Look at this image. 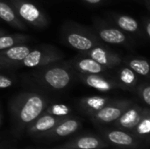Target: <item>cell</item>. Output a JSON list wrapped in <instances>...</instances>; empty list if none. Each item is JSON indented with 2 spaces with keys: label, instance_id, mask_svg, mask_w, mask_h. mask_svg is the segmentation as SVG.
I'll use <instances>...</instances> for the list:
<instances>
[{
  "label": "cell",
  "instance_id": "obj_1",
  "mask_svg": "<svg viewBox=\"0 0 150 149\" xmlns=\"http://www.w3.org/2000/svg\"><path fill=\"white\" fill-rule=\"evenodd\" d=\"M47 105L46 98L36 92H23L11 102V112L20 124L33 122L43 112Z\"/></svg>",
  "mask_w": 150,
  "mask_h": 149
},
{
  "label": "cell",
  "instance_id": "obj_2",
  "mask_svg": "<svg viewBox=\"0 0 150 149\" xmlns=\"http://www.w3.org/2000/svg\"><path fill=\"white\" fill-rule=\"evenodd\" d=\"M34 76L42 84L55 90L65 89L73 79L72 71L66 65L59 64V61L40 67Z\"/></svg>",
  "mask_w": 150,
  "mask_h": 149
},
{
  "label": "cell",
  "instance_id": "obj_3",
  "mask_svg": "<svg viewBox=\"0 0 150 149\" xmlns=\"http://www.w3.org/2000/svg\"><path fill=\"white\" fill-rule=\"evenodd\" d=\"M62 38L67 45L80 53L102 45L99 39L92 32L75 25H69L63 28Z\"/></svg>",
  "mask_w": 150,
  "mask_h": 149
},
{
  "label": "cell",
  "instance_id": "obj_4",
  "mask_svg": "<svg viewBox=\"0 0 150 149\" xmlns=\"http://www.w3.org/2000/svg\"><path fill=\"white\" fill-rule=\"evenodd\" d=\"M18 16L25 22L36 28H44L48 25L46 14L28 0H8Z\"/></svg>",
  "mask_w": 150,
  "mask_h": 149
},
{
  "label": "cell",
  "instance_id": "obj_5",
  "mask_svg": "<svg viewBox=\"0 0 150 149\" xmlns=\"http://www.w3.org/2000/svg\"><path fill=\"white\" fill-rule=\"evenodd\" d=\"M62 58L63 54L58 49L53 47L46 46L40 48L32 49L25 59L18 64V68H40L60 61Z\"/></svg>",
  "mask_w": 150,
  "mask_h": 149
},
{
  "label": "cell",
  "instance_id": "obj_6",
  "mask_svg": "<svg viewBox=\"0 0 150 149\" xmlns=\"http://www.w3.org/2000/svg\"><path fill=\"white\" fill-rule=\"evenodd\" d=\"M80 54L93 59L94 61H96L97 62H98L107 69L119 66L122 61L121 57L118 54L105 47L102 45L97 46L90 49L89 51L82 52L80 53Z\"/></svg>",
  "mask_w": 150,
  "mask_h": 149
},
{
  "label": "cell",
  "instance_id": "obj_7",
  "mask_svg": "<svg viewBox=\"0 0 150 149\" xmlns=\"http://www.w3.org/2000/svg\"><path fill=\"white\" fill-rule=\"evenodd\" d=\"M33 48L25 44H20L10 48L0 50V64L4 68H18V64Z\"/></svg>",
  "mask_w": 150,
  "mask_h": 149
},
{
  "label": "cell",
  "instance_id": "obj_8",
  "mask_svg": "<svg viewBox=\"0 0 150 149\" xmlns=\"http://www.w3.org/2000/svg\"><path fill=\"white\" fill-rule=\"evenodd\" d=\"M130 105L131 102L128 100L110 102L93 114L97 120L103 123H110L117 120Z\"/></svg>",
  "mask_w": 150,
  "mask_h": 149
},
{
  "label": "cell",
  "instance_id": "obj_9",
  "mask_svg": "<svg viewBox=\"0 0 150 149\" xmlns=\"http://www.w3.org/2000/svg\"><path fill=\"white\" fill-rule=\"evenodd\" d=\"M79 78L85 85L102 92H106L113 89L120 88L119 83L116 80L107 78L101 76L100 74H81Z\"/></svg>",
  "mask_w": 150,
  "mask_h": 149
},
{
  "label": "cell",
  "instance_id": "obj_10",
  "mask_svg": "<svg viewBox=\"0 0 150 149\" xmlns=\"http://www.w3.org/2000/svg\"><path fill=\"white\" fill-rule=\"evenodd\" d=\"M101 40L109 44L124 45L128 42L127 35L120 29L110 26H98L96 29Z\"/></svg>",
  "mask_w": 150,
  "mask_h": 149
},
{
  "label": "cell",
  "instance_id": "obj_11",
  "mask_svg": "<svg viewBox=\"0 0 150 149\" xmlns=\"http://www.w3.org/2000/svg\"><path fill=\"white\" fill-rule=\"evenodd\" d=\"M72 65L81 74H103L108 70L93 59L81 54L76 56Z\"/></svg>",
  "mask_w": 150,
  "mask_h": 149
},
{
  "label": "cell",
  "instance_id": "obj_12",
  "mask_svg": "<svg viewBox=\"0 0 150 149\" xmlns=\"http://www.w3.org/2000/svg\"><path fill=\"white\" fill-rule=\"evenodd\" d=\"M0 19L18 30H26L23 20L18 16L14 8L10 3L0 0Z\"/></svg>",
  "mask_w": 150,
  "mask_h": 149
},
{
  "label": "cell",
  "instance_id": "obj_13",
  "mask_svg": "<svg viewBox=\"0 0 150 149\" xmlns=\"http://www.w3.org/2000/svg\"><path fill=\"white\" fill-rule=\"evenodd\" d=\"M149 113H144V111L141 109L139 106H129L124 113L117 119L119 121V125L128 129H132L135 127L142 119Z\"/></svg>",
  "mask_w": 150,
  "mask_h": 149
},
{
  "label": "cell",
  "instance_id": "obj_14",
  "mask_svg": "<svg viewBox=\"0 0 150 149\" xmlns=\"http://www.w3.org/2000/svg\"><path fill=\"white\" fill-rule=\"evenodd\" d=\"M64 119L63 117H57L51 115L49 113L44 114L43 116L37 118L33 125L31 131L38 133V132H47L53 128H54L61 121Z\"/></svg>",
  "mask_w": 150,
  "mask_h": 149
},
{
  "label": "cell",
  "instance_id": "obj_15",
  "mask_svg": "<svg viewBox=\"0 0 150 149\" xmlns=\"http://www.w3.org/2000/svg\"><path fill=\"white\" fill-rule=\"evenodd\" d=\"M118 78L119 80L117 82L119 83L120 88L127 89V90L135 87L138 82V77L136 76V73L133 71L129 67L121 68L119 71Z\"/></svg>",
  "mask_w": 150,
  "mask_h": 149
},
{
  "label": "cell",
  "instance_id": "obj_16",
  "mask_svg": "<svg viewBox=\"0 0 150 149\" xmlns=\"http://www.w3.org/2000/svg\"><path fill=\"white\" fill-rule=\"evenodd\" d=\"M110 102L111 100L107 97L94 96V97H89L82 99L81 105L87 112L91 113H95L96 112L102 109Z\"/></svg>",
  "mask_w": 150,
  "mask_h": 149
},
{
  "label": "cell",
  "instance_id": "obj_17",
  "mask_svg": "<svg viewBox=\"0 0 150 149\" xmlns=\"http://www.w3.org/2000/svg\"><path fill=\"white\" fill-rule=\"evenodd\" d=\"M30 36L25 34H4L0 36V50H4L10 48L11 47L25 44L28 40H30Z\"/></svg>",
  "mask_w": 150,
  "mask_h": 149
},
{
  "label": "cell",
  "instance_id": "obj_18",
  "mask_svg": "<svg viewBox=\"0 0 150 149\" xmlns=\"http://www.w3.org/2000/svg\"><path fill=\"white\" fill-rule=\"evenodd\" d=\"M115 23L122 30L128 32H138L139 23L134 18L128 15H119L114 18Z\"/></svg>",
  "mask_w": 150,
  "mask_h": 149
},
{
  "label": "cell",
  "instance_id": "obj_19",
  "mask_svg": "<svg viewBox=\"0 0 150 149\" xmlns=\"http://www.w3.org/2000/svg\"><path fill=\"white\" fill-rule=\"evenodd\" d=\"M79 127V122L76 119H64L61 121L54 128V133L58 136L63 137L68 136L73 133H75Z\"/></svg>",
  "mask_w": 150,
  "mask_h": 149
},
{
  "label": "cell",
  "instance_id": "obj_20",
  "mask_svg": "<svg viewBox=\"0 0 150 149\" xmlns=\"http://www.w3.org/2000/svg\"><path fill=\"white\" fill-rule=\"evenodd\" d=\"M107 139L115 145L132 146L134 144V139L130 134L122 131H112L107 133Z\"/></svg>",
  "mask_w": 150,
  "mask_h": 149
},
{
  "label": "cell",
  "instance_id": "obj_21",
  "mask_svg": "<svg viewBox=\"0 0 150 149\" xmlns=\"http://www.w3.org/2000/svg\"><path fill=\"white\" fill-rule=\"evenodd\" d=\"M105 146L106 144L104 143L102 141L98 140V138L86 136V137H83L77 140L70 147H73L77 149H97L105 147Z\"/></svg>",
  "mask_w": 150,
  "mask_h": 149
},
{
  "label": "cell",
  "instance_id": "obj_22",
  "mask_svg": "<svg viewBox=\"0 0 150 149\" xmlns=\"http://www.w3.org/2000/svg\"><path fill=\"white\" fill-rule=\"evenodd\" d=\"M127 66L133 71H134L138 75H141V76H147L149 74V63L145 59L133 58V59L127 60Z\"/></svg>",
  "mask_w": 150,
  "mask_h": 149
},
{
  "label": "cell",
  "instance_id": "obj_23",
  "mask_svg": "<svg viewBox=\"0 0 150 149\" xmlns=\"http://www.w3.org/2000/svg\"><path fill=\"white\" fill-rule=\"evenodd\" d=\"M69 109L68 108V106L64 105H54L46 110L47 113H49L51 115L57 116V117H64L69 113Z\"/></svg>",
  "mask_w": 150,
  "mask_h": 149
},
{
  "label": "cell",
  "instance_id": "obj_24",
  "mask_svg": "<svg viewBox=\"0 0 150 149\" xmlns=\"http://www.w3.org/2000/svg\"><path fill=\"white\" fill-rule=\"evenodd\" d=\"M136 126H138L137 131H138L139 133H141V134H148L150 131V121L149 118V114L144 116Z\"/></svg>",
  "mask_w": 150,
  "mask_h": 149
},
{
  "label": "cell",
  "instance_id": "obj_25",
  "mask_svg": "<svg viewBox=\"0 0 150 149\" xmlns=\"http://www.w3.org/2000/svg\"><path fill=\"white\" fill-rule=\"evenodd\" d=\"M139 94L142 99L146 103L147 105H150V86L149 83H143L139 87Z\"/></svg>",
  "mask_w": 150,
  "mask_h": 149
},
{
  "label": "cell",
  "instance_id": "obj_26",
  "mask_svg": "<svg viewBox=\"0 0 150 149\" xmlns=\"http://www.w3.org/2000/svg\"><path fill=\"white\" fill-rule=\"evenodd\" d=\"M13 85V80L6 76L0 75V89H5Z\"/></svg>",
  "mask_w": 150,
  "mask_h": 149
},
{
  "label": "cell",
  "instance_id": "obj_27",
  "mask_svg": "<svg viewBox=\"0 0 150 149\" xmlns=\"http://www.w3.org/2000/svg\"><path fill=\"white\" fill-rule=\"evenodd\" d=\"M146 26H145V31H146V33H147V36L149 38L150 37V20L149 18H147L146 22Z\"/></svg>",
  "mask_w": 150,
  "mask_h": 149
},
{
  "label": "cell",
  "instance_id": "obj_28",
  "mask_svg": "<svg viewBox=\"0 0 150 149\" xmlns=\"http://www.w3.org/2000/svg\"><path fill=\"white\" fill-rule=\"evenodd\" d=\"M83 1L86 2L87 4H97L101 3L103 0H83Z\"/></svg>",
  "mask_w": 150,
  "mask_h": 149
},
{
  "label": "cell",
  "instance_id": "obj_29",
  "mask_svg": "<svg viewBox=\"0 0 150 149\" xmlns=\"http://www.w3.org/2000/svg\"><path fill=\"white\" fill-rule=\"evenodd\" d=\"M4 34H6V31L3 30V29H0V36L1 35H4Z\"/></svg>",
  "mask_w": 150,
  "mask_h": 149
},
{
  "label": "cell",
  "instance_id": "obj_30",
  "mask_svg": "<svg viewBox=\"0 0 150 149\" xmlns=\"http://www.w3.org/2000/svg\"><path fill=\"white\" fill-rule=\"evenodd\" d=\"M146 3H147V7L149 9V0H147V1H146Z\"/></svg>",
  "mask_w": 150,
  "mask_h": 149
},
{
  "label": "cell",
  "instance_id": "obj_31",
  "mask_svg": "<svg viewBox=\"0 0 150 149\" xmlns=\"http://www.w3.org/2000/svg\"><path fill=\"white\" fill-rule=\"evenodd\" d=\"M0 69H4V68L1 64H0Z\"/></svg>",
  "mask_w": 150,
  "mask_h": 149
}]
</instances>
